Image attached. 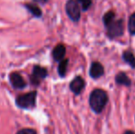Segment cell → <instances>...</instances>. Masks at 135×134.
Segmentation results:
<instances>
[{
  "instance_id": "cell-1",
  "label": "cell",
  "mask_w": 135,
  "mask_h": 134,
  "mask_svg": "<svg viewBox=\"0 0 135 134\" xmlns=\"http://www.w3.org/2000/svg\"><path fill=\"white\" fill-rule=\"evenodd\" d=\"M89 106L96 114H100L108 102V93L102 88H95L89 95Z\"/></svg>"
},
{
  "instance_id": "cell-2",
  "label": "cell",
  "mask_w": 135,
  "mask_h": 134,
  "mask_svg": "<svg viewBox=\"0 0 135 134\" xmlns=\"http://www.w3.org/2000/svg\"><path fill=\"white\" fill-rule=\"evenodd\" d=\"M106 35L109 39L119 38L124 34L125 22L123 18L114 19L108 26H106Z\"/></svg>"
},
{
  "instance_id": "cell-3",
  "label": "cell",
  "mask_w": 135,
  "mask_h": 134,
  "mask_svg": "<svg viewBox=\"0 0 135 134\" xmlns=\"http://www.w3.org/2000/svg\"><path fill=\"white\" fill-rule=\"evenodd\" d=\"M36 97H37V92H28L17 97L16 104L20 108H31L36 105Z\"/></svg>"
},
{
  "instance_id": "cell-4",
  "label": "cell",
  "mask_w": 135,
  "mask_h": 134,
  "mask_svg": "<svg viewBox=\"0 0 135 134\" xmlns=\"http://www.w3.org/2000/svg\"><path fill=\"white\" fill-rule=\"evenodd\" d=\"M67 16L73 22H78L81 18V7L76 0H68L65 4Z\"/></svg>"
},
{
  "instance_id": "cell-5",
  "label": "cell",
  "mask_w": 135,
  "mask_h": 134,
  "mask_svg": "<svg viewBox=\"0 0 135 134\" xmlns=\"http://www.w3.org/2000/svg\"><path fill=\"white\" fill-rule=\"evenodd\" d=\"M48 75V71L46 68L41 67L40 65H36L33 68L32 75L30 76V81L33 85H39L43 79H45Z\"/></svg>"
},
{
  "instance_id": "cell-6",
  "label": "cell",
  "mask_w": 135,
  "mask_h": 134,
  "mask_svg": "<svg viewBox=\"0 0 135 134\" xmlns=\"http://www.w3.org/2000/svg\"><path fill=\"white\" fill-rule=\"evenodd\" d=\"M104 73H105V69L102 63H100L99 62H92L89 68V75L91 78L97 80L103 76Z\"/></svg>"
},
{
  "instance_id": "cell-7",
  "label": "cell",
  "mask_w": 135,
  "mask_h": 134,
  "mask_svg": "<svg viewBox=\"0 0 135 134\" xmlns=\"http://www.w3.org/2000/svg\"><path fill=\"white\" fill-rule=\"evenodd\" d=\"M85 86V82L81 76H76L71 81L70 83V90L75 94V96H78L81 94V92L84 90Z\"/></svg>"
},
{
  "instance_id": "cell-8",
  "label": "cell",
  "mask_w": 135,
  "mask_h": 134,
  "mask_svg": "<svg viewBox=\"0 0 135 134\" xmlns=\"http://www.w3.org/2000/svg\"><path fill=\"white\" fill-rule=\"evenodd\" d=\"M9 80L12 86L16 89H23L26 87V82L18 73H11L9 75Z\"/></svg>"
},
{
  "instance_id": "cell-9",
  "label": "cell",
  "mask_w": 135,
  "mask_h": 134,
  "mask_svg": "<svg viewBox=\"0 0 135 134\" xmlns=\"http://www.w3.org/2000/svg\"><path fill=\"white\" fill-rule=\"evenodd\" d=\"M114 80H115L116 85H118V86H126V87H130L132 86V80L125 72H119L116 75Z\"/></svg>"
},
{
  "instance_id": "cell-10",
  "label": "cell",
  "mask_w": 135,
  "mask_h": 134,
  "mask_svg": "<svg viewBox=\"0 0 135 134\" xmlns=\"http://www.w3.org/2000/svg\"><path fill=\"white\" fill-rule=\"evenodd\" d=\"M66 53V48L64 44L60 43V44H57L55 46V48L52 51V57L56 62L62 61L64 58Z\"/></svg>"
},
{
  "instance_id": "cell-11",
  "label": "cell",
  "mask_w": 135,
  "mask_h": 134,
  "mask_svg": "<svg viewBox=\"0 0 135 134\" xmlns=\"http://www.w3.org/2000/svg\"><path fill=\"white\" fill-rule=\"evenodd\" d=\"M122 61L129 65L132 69H135V55L132 51H124L122 52Z\"/></svg>"
},
{
  "instance_id": "cell-12",
  "label": "cell",
  "mask_w": 135,
  "mask_h": 134,
  "mask_svg": "<svg viewBox=\"0 0 135 134\" xmlns=\"http://www.w3.org/2000/svg\"><path fill=\"white\" fill-rule=\"evenodd\" d=\"M69 60L68 59H62L60 61V63L58 65V75L61 77H64L66 75V71H67V66Z\"/></svg>"
},
{
  "instance_id": "cell-13",
  "label": "cell",
  "mask_w": 135,
  "mask_h": 134,
  "mask_svg": "<svg viewBox=\"0 0 135 134\" xmlns=\"http://www.w3.org/2000/svg\"><path fill=\"white\" fill-rule=\"evenodd\" d=\"M26 7L34 17L36 18H40L42 15V12H41V8H39L37 5H34V4H26Z\"/></svg>"
},
{
  "instance_id": "cell-14",
  "label": "cell",
  "mask_w": 135,
  "mask_h": 134,
  "mask_svg": "<svg viewBox=\"0 0 135 134\" xmlns=\"http://www.w3.org/2000/svg\"><path fill=\"white\" fill-rule=\"evenodd\" d=\"M116 14L113 10H108V12H106L105 14L103 15V18H102V20H103L104 26H108L110 22H112L114 19H115Z\"/></svg>"
},
{
  "instance_id": "cell-15",
  "label": "cell",
  "mask_w": 135,
  "mask_h": 134,
  "mask_svg": "<svg viewBox=\"0 0 135 134\" xmlns=\"http://www.w3.org/2000/svg\"><path fill=\"white\" fill-rule=\"evenodd\" d=\"M128 31L132 36H135V12L132 13L129 18Z\"/></svg>"
},
{
  "instance_id": "cell-16",
  "label": "cell",
  "mask_w": 135,
  "mask_h": 134,
  "mask_svg": "<svg viewBox=\"0 0 135 134\" xmlns=\"http://www.w3.org/2000/svg\"><path fill=\"white\" fill-rule=\"evenodd\" d=\"M76 2L81 5L82 11H87L93 3L92 0H76Z\"/></svg>"
},
{
  "instance_id": "cell-17",
  "label": "cell",
  "mask_w": 135,
  "mask_h": 134,
  "mask_svg": "<svg viewBox=\"0 0 135 134\" xmlns=\"http://www.w3.org/2000/svg\"><path fill=\"white\" fill-rule=\"evenodd\" d=\"M17 134H37V131L33 129H23L18 131Z\"/></svg>"
},
{
  "instance_id": "cell-18",
  "label": "cell",
  "mask_w": 135,
  "mask_h": 134,
  "mask_svg": "<svg viewBox=\"0 0 135 134\" xmlns=\"http://www.w3.org/2000/svg\"><path fill=\"white\" fill-rule=\"evenodd\" d=\"M35 2H38V3H41V4H44V3H46L48 0H34Z\"/></svg>"
},
{
  "instance_id": "cell-19",
  "label": "cell",
  "mask_w": 135,
  "mask_h": 134,
  "mask_svg": "<svg viewBox=\"0 0 135 134\" xmlns=\"http://www.w3.org/2000/svg\"><path fill=\"white\" fill-rule=\"evenodd\" d=\"M123 134H135V132L133 131H126Z\"/></svg>"
}]
</instances>
